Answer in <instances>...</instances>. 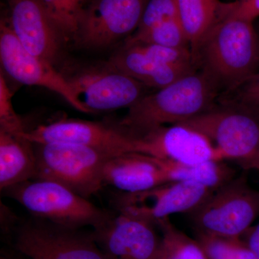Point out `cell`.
<instances>
[{"label": "cell", "mask_w": 259, "mask_h": 259, "mask_svg": "<svg viewBox=\"0 0 259 259\" xmlns=\"http://www.w3.org/2000/svg\"><path fill=\"white\" fill-rule=\"evenodd\" d=\"M194 63L214 81L220 95L239 86L259 70V41L253 22L231 12L204 39Z\"/></svg>", "instance_id": "cell-1"}, {"label": "cell", "mask_w": 259, "mask_h": 259, "mask_svg": "<svg viewBox=\"0 0 259 259\" xmlns=\"http://www.w3.org/2000/svg\"><path fill=\"white\" fill-rule=\"evenodd\" d=\"M220 91L200 69H196L156 93L144 95L129 107L119 125L139 136L167 124L182 123L215 106Z\"/></svg>", "instance_id": "cell-2"}, {"label": "cell", "mask_w": 259, "mask_h": 259, "mask_svg": "<svg viewBox=\"0 0 259 259\" xmlns=\"http://www.w3.org/2000/svg\"><path fill=\"white\" fill-rule=\"evenodd\" d=\"M33 145L36 156L34 180L56 182L86 199L101 190L104 166L112 155L79 145Z\"/></svg>", "instance_id": "cell-3"}, {"label": "cell", "mask_w": 259, "mask_h": 259, "mask_svg": "<svg viewBox=\"0 0 259 259\" xmlns=\"http://www.w3.org/2000/svg\"><path fill=\"white\" fill-rule=\"evenodd\" d=\"M8 190L13 199L32 214L61 228L77 230L90 226L95 229L111 216L88 199L51 181H27Z\"/></svg>", "instance_id": "cell-4"}, {"label": "cell", "mask_w": 259, "mask_h": 259, "mask_svg": "<svg viewBox=\"0 0 259 259\" xmlns=\"http://www.w3.org/2000/svg\"><path fill=\"white\" fill-rule=\"evenodd\" d=\"M190 214L197 233L242 237L259 215V190L250 187L245 175L235 177Z\"/></svg>", "instance_id": "cell-5"}, {"label": "cell", "mask_w": 259, "mask_h": 259, "mask_svg": "<svg viewBox=\"0 0 259 259\" xmlns=\"http://www.w3.org/2000/svg\"><path fill=\"white\" fill-rule=\"evenodd\" d=\"M212 143L223 159H236L243 167L259 156V119L224 105L182 122Z\"/></svg>", "instance_id": "cell-6"}, {"label": "cell", "mask_w": 259, "mask_h": 259, "mask_svg": "<svg viewBox=\"0 0 259 259\" xmlns=\"http://www.w3.org/2000/svg\"><path fill=\"white\" fill-rule=\"evenodd\" d=\"M33 144H69L95 148L116 156L140 153V141L127 130L101 122L65 120L38 126L20 135Z\"/></svg>", "instance_id": "cell-7"}, {"label": "cell", "mask_w": 259, "mask_h": 259, "mask_svg": "<svg viewBox=\"0 0 259 259\" xmlns=\"http://www.w3.org/2000/svg\"><path fill=\"white\" fill-rule=\"evenodd\" d=\"M148 0H93L84 8L74 41L102 49L137 30Z\"/></svg>", "instance_id": "cell-8"}, {"label": "cell", "mask_w": 259, "mask_h": 259, "mask_svg": "<svg viewBox=\"0 0 259 259\" xmlns=\"http://www.w3.org/2000/svg\"><path fill=\"white\" fill-rule=\"evenodd\" d=\"M0 60L5 72L18 82L51 90L76 110L89 113L69 79L56 71L54 64L25 50L5 20L0 25Z\"/></svg>", "instance_id": "cell-9"}, {"label": "cell", "mask_w": 259, "mask_h": 259, "mask_svg": "<svg viewBox=\"0 0 259 259\" xmlns=\"http://www.w3.org/2000/svg\"><path fill=\"white\" fill-rule=\"evenodd\" d=\"M155 223L120 211L94 229V239L107 259H158L161 236Z\"/></svg>", "instance_id": "cell-10"}, {"label": "cell", "mask_w": 259, "mask_h": 259, "mask_svg": "<svg viewBox=\"0 0 259 259\" xmlns=\"http://www.w3.org/2000/svg\"><path fill=\"white\" fill-rule=\"evenodd\" d=\"M214 190L192 182H173L137 193L125 194L120 211L144 218L155 224L177 213H191Z\"/></svg>", "instance_id": "cell-11"}, {"label": "cell", "mask_w": 259, "mask_h": 259, "mask_svg": "<svg viewBox=\"0 0 259 259\" xmlns=\"http://www.w3.org/2000/svg\"><path fill=\"white\" fill-rule=\"evenodd\" d=\"M17 250L30 259H107L93 236L47 225H27L19 232Z\"/></svg>", "instance_id": "cell-12"}, {"label": "cell", "mask_w": 259, "mask_h": 259, "mask_svg": "<svg viewBox=\"0 0 259 259\" xmlns=\"http://www.w3.org/2000/svg\"><path fill=\"white\" fill-rule=\"evenodd\" d=\"M137 137L140 153L153 157L190 165L223 161L208 139L181 124L161 126Z\"/></svg>", "instance_id": "cell-13"}, {"label": "cell", "mask_w": 259, "mask_h": 259, "mask_svg": "<svg viewBox=\"0 0 259 259\" xmlns=\"http://www.w3.org/2000/svg\"><path fill=\"white\" fill-rule=\"evenodd\" d=\"M10 28L32 55L54 64L64 40L40 0H8Z\"/></svg>", "instance_id": "cell-14"}, {"label": "cell", "mask_w": 259, "mask_h": 259, "mask_svg": "<svg viewBox=\"0 0 259 259\" xmlns=\"http://www.w3.org/2000/svg\"><path fill=\"white\" fill-rule=\"evenodd\" d=\"M69 81L89 113L130 107L146 95L145 85L114 70L84 73Z\"/></svg>", "instance_id": "cell-15"}, {"label": "cell", "mask_w": 259, "mask_h": 259, "mask_svg": "<svg viewBox=\"0 0 259 259\" xmlns=\"http://www.w3.org/2000/svg\"><path fill=\"white\" fill-rule=\"evenodd\" d=\"M102 181L104 185L125 194L144 192L168 183L155 158L139 153L109 158L102 171Z\"/></svg>", "instance_id": "cell-16"}, {"label": "cell", "mask_w": 259, "mask_h": 259, "mask_svg": "<svg viewBox=\"0 0 259 259\" xmlns=\"http://www.w3.org/2000/svg\"><path fill=\"white\" fill-rule=\"evenodd\" d=\"M107 69L120 71L148 88L162 89L197 69L160 64L134 47H127L107 62Z\"/></svg>", "instance_id": "cell-17"}, {"label": "cell", "mask_w": 259, "mask_h": 259, "mask_svg": "<svg viewBox=\"0 0 259 259\" xmlns=\"http://www.w3.org/2000/svg\"><path fill=\"white\" fill-rule=\"evenodd\" d=\"M36 156L34 145L20 135L0 130V187L8 190L34 179Z\"/></svg>", "instance_id": "cell-18"}, {"label": "cell", "mask_w": 259, "mask_h": 259, "mask_svg": "<svg viewBox=\"0 0 259 259\" xmlns=\"http://www.w3.org/2000/svg\"><path fill=\"white\" fill-rule=\"evenodd\" d=\"M177 2L178 19L188 37L194 61L204 39L222 19L231 13L233 3H222L221 0Z\"/></svg>", "instance_id": "cell-19"}, {"label": "cell", "mask_w": 259, "mask_h": 259, "mask_svg": "<svg viewBox=\"0 0 259 259\" xmlns=\"http://www.w3.org/2000/svg\"><path fill=\"white\" fill-rule=\"evenodd\" d=\"M154 158L168 182H195L216 190L236 177L235 170L223 161L190 165Z\"/></svg>", "instance_id": "cell-20"}, {"label": "cell", "mask_w": 259, "mask_h": 259, "mask_svg": "<svg viewBox=\"0 0 259 259\" xmlns=\"http://www.w3.org/2000/svg\"><path fill=\"white\" fill-rule=\"evenodd\" d=\"M161 231L158 259H208L197 239H193L172 224L169 218L156 223Z\"/></svg>", "instance_id": "cell-21"}, {"label": "cell", "mask_w": 259, "mask_h": 259, "mask_svg": "<svg viewBox=\"0 0 259 259\" xmlns=\"http://www.w3.org/2000/svg\"><path fill=\"white\" fill-rule=\"evenodd\" d=\"M65 42L75 40L82 16L83 0H40Z\"/></svg>", "instance_id": "cell-22"}, {"label": "cell", "mask_w": 259, "mask_h": 259, "mask_svg": "<svg viewBox=\"0 0 259 259\" xmlns=\"http://www.w3.org/2000/svg\"><path fill=\"white\" fill-rule=\"evenodd\" d=\"M154 44L190 50L188 37L178 18L159 24L147 31L135 32L127 39L125 44Z\"/></svg>", "instance_id": "cell-23"}, {"label": "cell", "mask_w": 259, "mask_h": 259, "mask_svg": "<svg viewBox=\"0 0 259 259\" xmlns=\"http://www.w3.org/2000/svg\"><path fill=\"white\" fill-rule=\"evenodd\" d=\"M196 239L208 259H258L242 237L228 238L197 233Z\"/></svg>", "instance_id": "cell-24"}, {"label": "cell", "mask_w": 259, "mask_h": 259, "mask_svg": "<svg viewBox=\"0 0 259 259\" xmlns=\"http://www.w3.org/2000/svg\"><path fill=\"white\" fill-rule=\"evenodd\" d=\"M218 102L241 109L259 119V70L239 86L220 95Z\"/></svg>", "instance_id": "cell-25"}, {"label": "cell", "mask_w": 259, "mask_h": 259, "mask_svg": "<svg viewBox=\"0 0 259 259\" xmlns=\"http://www.w3.org/2000/svg\"><path fill=\"white\" fill-rule=\"evenodd\" d=\"M134 47L160 64L176 67L197 69L190 49H175L148 44H125Z\"/></svg>", "instance_id": "cell-26"}, {"label": "cell", "mask_w": 259, "mask_h": 259, "mask_svg": "<svg viewBox=\"0 0 259 259\" xmlns=\"http://www.w3.org/2000/svg\"><path fill=\"white\" fill-rule=\"evenodd\" d=\"M178 18L177 0H148L136 32L147 31L162 23Z\"/></svg>", "instance_id": "cell-27"}, {"label": "cell", "mask_w": 259, "mask_h": 259, "mask_svg": "<svg viewBox=\"0 0 259 259\" xmlns=\"http://www.w3.org/2000/svg\"><path fill=\"white\" fill-rule=\"evenodd\" d=\"M13 93L5 80L3 72L0 74V130L10 134L21 135L25 132L23 122L13 107Z\"/></svg>", "instance_id": "cell-28"}, {"label": "cell", "mask_w": 259, "mask_h": 259, "mask_svg": "<svg viewBox=\"0 0 259 259\" xmlns=\"http://www.w3.org/2000/svg\"><path fill=\"white\" fill-rule=\"evenodd\" d=\"M231 14L253 22L259 17V0H238L233 3Z\"/></svg>", "instance_id": "cell-29"}, {"label": "cell", "mask_w": 259, "mask_h": 259, "mask_svg": "<svg viewBox=\"0 0 259 259\" xmlns=\"http://www.w3.org/2000/svg\"><path fill=\"white\" fill-rule=\"evenodd\" d=\"M243 236H246L245 241L259 259V223L253 228L251 227Z\"/></svg>", "instance_id": "cell-30"}, {"label": "cell", "mask_w": 259, "mask_h": 259, "mask_svg": "<svg viewBox=\"0 0 259 259\" xmlns=\"http://www.w3.org/2000/svg\"><path fill=\"white\" fill-rule=\"evenodd\" d=\"M245 168H250V169H255L259 171V156L255 158L254 160H253L251 162H250L248 164H247L245 166Z\"/></svg>", "instance_id": "cell-31"}, {"label": "cell", "mask_w": 259, "mask_h": 259, "mask_svg": "<svg viewBox=\"0 0 259 259\" xmlns=\"http://www.w3.org/2000/svg\"><path fill=\"white\" fill-rule=\"evenodd\" d=\"M257 34H258V41H259V27L258 29H256Z\"/></svg>", "instance_id": "cell-32"}]
</instances>
